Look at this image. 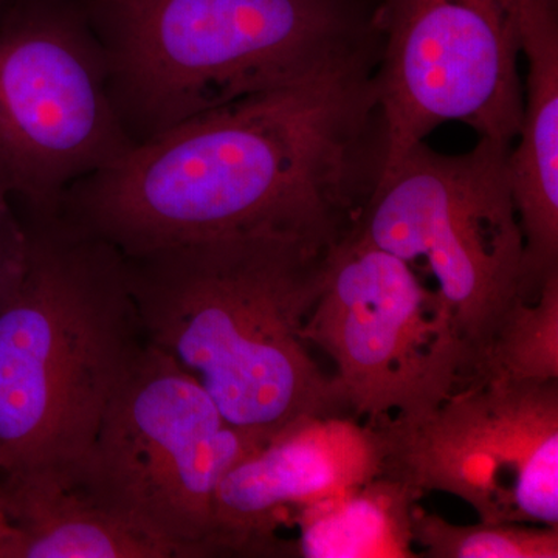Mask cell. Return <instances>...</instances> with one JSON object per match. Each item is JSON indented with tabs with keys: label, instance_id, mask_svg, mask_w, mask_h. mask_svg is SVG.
<instances>
[{
	"label": "cell",
	"instance_id": "obj_1",
	"mask_svg": "<svg viewBox=\"0 0 558 558\" xmlns=\"http://www.w3.org/2000/svg\"><path fill=\"white\" fill-rule=\"evenodd\" d=\"M374 70L258 92L183 121L80 180L60 209L121 253L250 231L333 247L387 161Z\"/></svg>",
	"mask_w": 558,
	"mask_h": 558
},
{
	"label": "cell",
	"instance_id": "obj_2",
	"mask_svg": "<svg viewBox=\"0 0 558 558\" xmlns=\"http://www.w3.org/2000/svg\"><path fill=\"white\" fill-rule=\"evenodd\" d=\"M337 245L222 234L123 253L124 274L146 340L199 381L231 425L269 440L299 418L352 414L303 339Z\"/></svg>",
	"mask_w": 558,
	"mask_h": 558
},
{
	"label": "cell",
	"instance_id": "obj_3",
	"mask_svg": "<svg viewBox=\"0 0 558 558\" xmlns=\"http://www.w3.org/2000/svg\"><path fill=\"white\" fill-rule=\"evenodd\" d=\"M14 209L27 258L0 310V481H73L148 340L119 247L61 209Z\"/></svg>",
	"mask_w": 558,
	"mask_h": 558
},
{
	"label": "cell",
	"instance_id": "obj_4",
	"mask_svg": "<svg viewBox=\"0 0 558 558\" xmlns=\"http://www.w3.org/2000/svg\"><path fill=\"white\" fill-rule=\"evenodd\" d=\"M134 145L220 106L379 62L376 0H78Z\"/></svg>",
	"mask_w": 558,
	"mask_h": 558
},
{
	"label": "cell",
	"instance_id": "obj_5",
	"mask_svg": "<svg viewBox=\"0 0 558 558\" xmlns=\"http://www.w3.org/2000/svg\"><path fill=\"white\" fill-rule=\"evenodd\" d=\"M264 442L231 425L199 381L146 341L73 483L170 557H211L220 481Z\"/></svg>",
	"mask_w": 558,
	"mask_h": 558
},
{
	"label": "cell",
	"instance_id": "obj_6",
	"mask_svg": "<svg viewBox=\"0 0 558 558\" xmlns=\"http://www.w3.org/2000/svg\"><path fill=\"white\" fill-rule=\"evenodd\" d=\"M509 150L508 143L486 137L458 156L416 143L381 174L352 230L435 278L464 347L462 381L499 318L526 299Z\"/></svg>",
	"mask_w": 558,
	"mask_h": 558
},
{
	"label": "cell",
	"instance_id": "obj_7",
	"mask_svg": "<svg viewBox=\"0 0 558 558\" xmlns=\"http://www.w3.org/2000/svg\"><path fill=\"white\" fill-rule=\"evenodd\" d=\"M134 146L78 0H11L0 13V197L60 209L75 183Z\"/></svg>",
	"mask_w": 558,
	"mask_h": 558
},
{
	"label": "cell",
	"instance_id": "obj_8",
	"mask_svg": "<svg viewBox=\"0 0 558 558\" xmlns=\"http://www.w3.org/2000/svg\"><path fill=\"white\" fill-rule=\"evenodd\" d=\"M303 339L332 359L369 427L435 409L464 379L453 315L405 260L349 233L330 255Z\"/></svg>",
	"mask_w": 558,
	"mask_h": 558
},
{
	"label": "cell",
	"instance_id": "obj_9",
	"mask_svg": "<svg viewBox=\"0 0 558 558\" xmlns=\"http://www.w3.org/2000/svg\"><path fill=\"white\" fill-rule=\"evenodd\" d=\"M531 0H376L374 86L389 170L446 121L508 143L523 112L519 73Z\"/></svg>",
	"mask_w": 558,
	"mask_h": 558
},
{
	"label": "cell",
	"instance_id": "obj_10",
	"mask_svg": "<svg viewBox=\"0 0 558 558\" xmlns=\"http://www.w3.org/2000/svg\"><path fill=\"white\" fill-rule=\"evenodd\" d=\"M374 428L385 476L454 495L481 521L558 526V380L468 381Z\"/></svg>",
	"mask_w": 558,
	"mask_h": 558
},
{
	"label": "cell",
	"instance_id": "obj_11",
	"mask_svg": "<svg viewBox=\"0 0 558 558\" xmlns=\"http://www.w3.org/2000/svg\"><path fill=\"white\" fill-rule=\"evenodd\" d=\"M384 475L379 433L351 417H303L226 473L211 557L293 556L278 529L304 506Z\"/></svg>",
	"mask_w": 558,
	"mask_h": 558
},
{
	"label": "cell",
	"instance_id": "obj_12",
	"mask_svg": "<svg viewBox=\"0 0 558 558\" xmlns=\"http://www.w3.org/2000/svg\"><path fill=\"white\" fill-rule=\"evenodd\" d=\"M521 53L526 94L508 168L524 240L523 295L534 299L558 271V0L529 2Z\"/></svg>",
	"mask_w": 558,
	"mask_h": 558
},
{
	"label": "cell",
	"instance_id": "obj_13",
	"mask_svg": "<svg viewBox=\"0 0 558 558\" xmlns=\"http://www.w3.org/2000/svg\"><path fill=\"white\" fill-rule=\"evenodd\" d=\"M0 509L16 531L9 558H170L73 481L43 473L2 480Z\"/></svg>",
	"mask_w": 558,
	"mask_h": 558
},
{
	"label": "cell",
	"instance_id": "obj_14",
	"mask_svg": "<svg viewBox=\"0 0 558 558\" xmlns=\"http://www.w3.org/2000/svg\"><path fill=\"white\" fill-rule=\"evenodd\" d=\"M421 492L396 478H377L304 506L296 556L306 558H409L416 554L413 510Z\"/></svg>",
	"mask_w": 558,
	"mask_h": 558
},
{
	"label": "cell",
	"instance_id": "obj_15",
	"mask_svg": "<svg viewBox=\"0 0 558 558\" xmlns=\"http://www.w3.org/2000/svg\"><path fill=\"white\" fill-rule=\"evenodd\" d=\"M488 380H558V271L534 299L513 301L461 385Z\"/></svg>",
	"mask_w": 558,
	"mask_h": 558
},
{
	"label": "cell",
	"instance_id": "obj_16",
	"mask_svg": "<svg viewBox=\"0 0 558 558\" xmlns=\"http://www.w3.org/2000/svg\"><path fill=\"white\" fill-rule=\"evenodd\" d=\"M413 542L432 558H557L558 526L523 523L453 524L413 510Z\"/></svg>",
	"mask_w": 558,
	"mask_h": 558
},
{
	"label": "cell",
	"instance_id": "obj_17",
	"mask_svg": "<svg viewBox=\"0 0 558 558\" xmlns=\"http://www.w3.org/2000/svg\"><path fill=\"white\" fill-rule=\"evenodd\" d=\"M27 258L24 223L10 201L0 197V310L20 284Z\"/></svg>",
	"mask_w": 558,
	"mask_h": 558
},
{
	"label": "cell",
	"instance_id": "obj_18",
	"mask_svg": "<svg viewBox=\"0 0 558 558\" xmlns=\"http://www.w3.org/2000/svg\"><path fill=\"white\" fill-rule=\"evenodd\" d=\"M14 538H16V531L11 527L5 513L0 509V558H9Z\"/></svg>",
	"mask_w": 558,
	"mask_h": 558
},
{
	"label": "cell",
	"instance_id": "obj_19",
	"mask_svg": "<svg viewBox=\"0 0 558 558\" xmlns=\"http://www.w3.org/2000/svg\"><path fill=\"white\" fill-rule=\"evenodd\" d=\"M10 2L11 0H0V13H2V11L5 10L7 7H9Z\"/></svg>",
	"mask_w": 558,
	"mask_h": 558
}]
</instances>
